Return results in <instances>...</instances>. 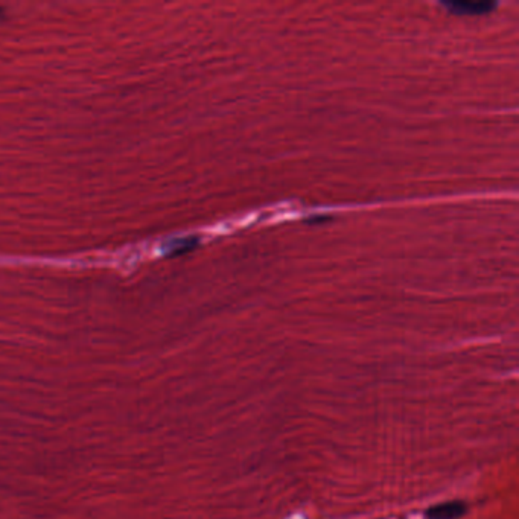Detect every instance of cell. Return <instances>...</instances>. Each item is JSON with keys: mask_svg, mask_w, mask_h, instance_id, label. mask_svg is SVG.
<instances>
[{"mask_svg": "<svg viewBox=\"0 0 519 519\" xmlns=\"http://www.w3.org/2000/svg\"><path fill=\"white\" fill-rule=\"evenodd\" d=\"M466 512H468V506L463 501H450V503L438 504L427 510L428 519H459Z\"/></svg>", "mask_w": 519, "mask_h": 519, "instance_id": "6da1fadb", "label": "cell"}, {"mask_svg": "<svg viewBox=\"0 0 519 519\" xmlns=\"http://www.w3.org/2000/svg\"><path fill=\"white\" fill-rule=\"evenodd\" d=\"M450 13L452 14H469V15H478V14H487L497 6L494 2H445L443 4Z\"/></svg>", "mask_w": 519, "mask_h": 519, "instance_id": "7a4b0ae2", "label": "cell"}]
</instances>
